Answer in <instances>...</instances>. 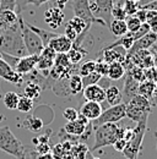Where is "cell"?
Masks as SVG:
<instances>
[{
    "label": "cell",
    "instance_id": "cell-14",
    "mask_svg": "<svg viewBox=\"0 0 157 159\" xmlns=\"http://www.w3.org/2000/svg\"><path fill=\"white\" fill-rule=\"evenodd\" d=\"M64 12L61 9H59L57 6L54 7H49L48 10H45L44 12V21L45 23L52 28V30H57L61 26V23L64 22Z\"/></svg>",
    "mask_w": 157,
    "mask_h": 159
},
{
    "label": "cell",
    "instance_id": "cell-46",
    "mask_svg": "<svg viewBox=\"0 0 157 159\" xmlns=\"http://www.w3.org/2000/svg\"><path fill=\"white\" fill-rule=\"evenodd\" d=\"M125 146H126V139H123V137L118 139L117 141L113 143V147H114V149H116L117 152H123L124 148H125Z\"/></svg>",
    "mask_w": 157,
    "mask_h": 159
},
{
    "label": "cell",
    "instance_id": "cell-44",
    "mask_svg": "<svg viewBox=\"0 0 157 159\" xmlns=\"http://www.w3.org/2000/svg\"><path fill=\"white\" fill-rule=\"evenodd\" d=\"M36 152L38 154H49L52 152V147L49 146V143H38L36 147H35Z\"/></svg>",
    "mask_w": 157,
    "mask_h": 159
},
{
    "label": "cell",
    "instance_id": "cell-29",
    "mask_svg": "<svg viewBox=\"0 0 157 159\" xmlns=\"http://www.w3.org/2000/svg\"><path fill=\"white\" fill-rule=\"evenodd\" d=\"M155 87H156V83L150 81V80H145L142 82L139 83V94L146 97L147 99H152V94H154V91H155Z\"/></svg>",
    "mask_w": 157,
    "mask_h": 159
},
{
    "label": "cell",
    "instance_id": "cell-2",
    "mask_svg": "<svg viewBox=\"0 0 157 159\" xmlns=\"http://www.w3.org/2000/svg\"><path fill=\"white\" fill-rule=\"evenodd\" d=\"M126 127H120L117 122H108L95 129V143L90 148V152H95L99 148L113 146L118 139L124 136Z\"/></svg>",
    "mask_w": 157,
    "mask_h": 159
},
{
    "label": "cell",
    "instance_id": "cell-1",
    "mask_svg": "<svg viewBox=\"0 0 157 159\" xmlns=\"http://www.w3.org/2000/svg\"><path fill=\"white\" fill-rule=\"evenodd\" d=\"M0 53L12 55L16 58H22V57L28 55L23 39H22L20 22L17 26L1 32V34H0Z\"/></svg>",
    "mask_w": 157,
    "mask_h": 159
},
{
    "label": "cell",
    "instance_id": "cell-31",
    "mask_svg": "<svg viewBox=\"0 0 157 159\" xmlns=\"http://www.w3.org/2000/svg\"><path fill=\"white\" fill-rule=\"evenodd\" d=\"M20 96L16 92H6L4 96H2V100H4V104L7 109L10 110H15L17 109V104H19Z\"/></svg>",
    "mask_w": 157,
    "mask_h": 159
},
{
    "label": "cell",
    "instance_id": "cell-56",
    "mask_svg": "<svg viewBox=\"0 0 157 159\" xmlns=\"http://www.w3.org/2000/svg\"><path fill=\"white\" fill-rule=\"evenodd\" d=\"M156 149H157V143H156Z\"/></svg>",
    "mask_w": 157,
    "mask_h": 159
},
{
    "label": "cell",
    "instance_id": "cell-18",
    "mask_svg": "<svg viewBox=\"0 0 157 159\" xmlns=\"http://www.w3.org/2000/svg\"><path fill=\"white\" fill-rule=\"evenodd\" d=\"M39 55H26V57H22L20 58L19 62L16 64L15 66V70L19 72L20 75H27L28 72L33 71L37 66V62H38Z\"/></svg>",
    "mask_w": 157,
    "mask_h": 159
},
{
    "label": "cell",
    "instance_id": "cell-6",
    "mask_svg": "<svg viewBox=\"0 0 157 159\" xmlns=\"http://www.w3.org/2000/svg\"><path fill=\"white\" fill-rule=\"evenodd\" d=\"M125 110H126V104L125 103H120L118 105H112L111 108L103 110L102 114L96 120H93L91 125H92L93 129H97L98 126H101L103 124L118 122V121L123 120L124 118H126Z\"/></svg>",
    "mask_w": 157,
    "mask_h": 159
},
{
    "label": "cell",
    "instance_id": "cell-42",
    "mask_svg": "<svg viewBox=\"0 0 157 159\" xmlns=\"http://www.w3.org/2000/svg\"><path fill=\"white\" fill-rule=\"evenodd\" d=\"M64 36L66 37V38H69V39L71 40L73 43L75 42V40L78 39V32L69 25V23H66V26H65V32H64Z\"/></svg>",
    "mask_w": 157,
    "mask_h": 159
},
{
    "label": "cell",
    "instance_id": "cell-5",
    "mask_svg": "<svg viewBox=\"0 0 157 159\" xmlns=\"http://www.w3.org/2000/svg\"><path fill=\"white\" fill-rule=\"evenodd\" d=\"M19 22L22 39H23V43H25V47H26V50H27L28 55H39L42 53V50L44 49V45H43L40 38L32 30L28 28V26L23 21L22 14L19 15Z\"/></svg>",
    "mask_w": 157,
    "mask_h": 159
},
{
    "label": "cell",
    "instance_id": "cell-23",
    "mask_svg": "<svg viewBox=\"0 0 157 159\" xmlns=\"http://www.w3.org/2000/svg\"><path fill=\"white\" fill-rule=\"evenodd\" d=\"M106 100L109 103V105H118L123 103L121 92L117 86H109L106 88Z\"/></svg>",
    "mask_w": 157,
    "mask_h": 159
},
{
    "label": "cell",
    "instance_id": "cell-22",
    "mask_svg": "<svg viewBox=\"0 0 157 159\" xmlns=\"http://www.w3.org/2000/svg\"><path fill=\"white\" fill-rule=\"evenodd\" d=\"M126 104L128 105H131V107H135L137 109H141V110H146V111H151L152 110V103H151V100L147 99L146 97H144L141 94L134 96Z\"/></svg>",
    "mask_w": 157,
    "mask_h": 159
},
{
    "label": "cell",
    "instance_id": "cell-43",
    "mask_svg": "<svg viewBox=\"0 0 157 159\" xmlns=\"http://www.w3.org/2000/svg\"><path fill=\"white\" fill-rule=\"evenodd\" d=\"M0 10L16 11V0H0Z\"/></svg>",
    "mask_w": 157,
    "mask_h": 159
},
{
    "label": "cell",
    "instance_id": "cell-59",
    "mask_svg": "<svg viewBox=\"0 0 157 159\" xmlns=\"http://www.w3.org/2000/svg\"><path fill=\"white\" fill-rule=\"evenodd\" d=\"M126 159H129V158H126Z\"/></svg>",
    "mask_w": 157,
    "mask_h": 159
},
{
    "label": "cell",
    "instance_id": "cell-58",
    "mask_svg": "<svg viewBox=\"0 0 157 159\" xmlns=\"http://www.w3.org/2000/svg\"><path fill=\"white\" fill-rule=\"evenodd\" d=\"M86 159H88V158H86ZM91 159H92V158H91Z\"/></svg>",
    "mask_w": 157,
    "mask_h": 159
},
{
    "label": "cell",
    "instance_id": "cell-10",
    "mask_svg": "<svg viewBox=\"0 0 157 159\" xmlns=\"http://www.w3.org/2000/svg\"><path fill=\"white\" fill-rule=\"evenodd\" d=\"M91 122L90 124H85L82 122L81 120H74V121H68L63 129V131L68 135H71V136H87L88 132L91 131Z\"/></svg>",
    "mask_w": 157,
    "mask_h": 159
},
{
    "label": "cell",
    "instance_id": "cell-30",
    "mask_svg": "<svg viewBox=\"0 0 157 159\" xmlns=\"http://www.w3.org/2000/svg\"><path fill=\"white\" fill-rule=\"evenodd\" d=\"M69 89H70V94H78L83 91L82 77L78 74H74L69 77Z\"/></svg>",
    "mask_w": 157,
    "mask_h": 159
},
{
    "label": "cell",
    "instance_id": "cell-36",
    "mask_svg": "<svg viewBox=\"0 0 157 159\" xmlns=\"http://www.w3.org/2000/svg\"><path fill=\"white\" fill-rule=\"evenodd\" d=\"M125 23H126V27H128V32H136L137 30L141 27V25H142L141 21L139 20L135 15L126 16Z\"/></svg>",
    "mask_w": 157,
    "mask_h": 159
},
{
    "label": "cell",
    "instance_id": "cell-3",
    "mask_svg": "<svg viewBox=\"0 0 157 159\" xmlns=\"http://www.w3.org/2000/svg\"><path fill=\"white\" fill-rule=\"evenodd\" d=\"M0 151L10 154L15 159H23L26 146L14 135L9 126H0Z\"/></svg>",
    "mask_w": 157,
    "mask_h": 159
},
{
    "label": "cell",
    "instance_id": "cell-53",
    "mask_svg": "<svg viewBox=\"0 0 157 159\" xmlns=\"http://www.w3.org/2000/svg\"><path fill=\"white\" fill-rule=\"evenodd\" d=\"M119 1H121V0H113V4H114V5H116V4H118V2H119Z\"/></svg>",
    "mask_w": 157,
    "mask_h": 159
},
{
    "label": "cell",
    "instance_id": "cell-4",
    "mask_svg": "<svg viewBox=\"0 0 157 159\" xmlns=\"http://www.w3.org/2000/svg\"><path fill=\"white\" fill-rule=\"evenodd\" d=\"M146 129H147V120H142V121L136 122V126L133 129L131 137L126 142V146H125L124 151L121 152L126 158L137 159Z\"/></svg>",
    "mask_w": 157,
    "mask_h": 159
},
{
    "label": "cell",
    "instance_id": "cell-17",
    "mask_svg": "<svg viewBox=\"0 0 157 159\" xmlns=\"http://www.w3.org/2000/svg\"><path fill=\"white\" fill-rule=\"evenodd\" d=\"M126 58V50L123 47H114L111 49L104 48L102 50V60L112 64V62H123Z\"/></svg>",
    "mask_w": 157,
    "mask_h": 159
},
{
    "label": "cell",
    "instance_id": "cell-40",
    "mask_svg": "<svg viewBox=\"0 0 157 159\" xmlns=\"http://www.w3.org/2000/svg\"><path fill=\"white\" fill-rule=\"evenodd\" d=\"M108 69H109V64L99 59L96 61V72H98L101 76H107L108 74Z\"/></svg>",
    "mask_w": 157,
    "mask_h": 159
},
{
    "label": "cell",
    "instance_id": "cell-34",
    "mask_svg": "<svg viewBox=\"0 0 157 159\" xmlns=\"http://www.w3.org/2000/svg\"><path fill=\"white\" fill-rule=\"evenodd\" d=\"M93 71H96V60H88L86 62H83L78 70V74L81 77H85L90 74H92Z\"/></svg>",
    "mask_w": 157,
    "mask_h": 159
},
{
    "label": "cell",
    "instance_id": "cell-13",
    "mask_svg": "<svg viewBox=\"0 0 157 159\" xmlns=\"http://www.w3.org/2000/svg\"><path fill=\"white\" fill-rule=\"evenodd\" d=\"M124 86H123V92H121V97H123V103H128L134 96L139 94V83L135 79H133V76L128 72H125L124 76Z\"/></svg>",
    "mask_w": 157,
    "mask_h": 159
},
{
    "label": "cell",
    "instance_id": "cell-19",
    "mask_svg": "<svg viewBox=\"0 0 157 159\" xmlns=\"http://www.w3.org/2000/svg\"><path fill=\"white\" fill-rule=\"evenodd\" d=\"M82 92H83V97L86 98V100L97 102V103H102L106 100V89L101 87L98 83L83 87Z\"/></svg>",
    "mask_w": 157,
    "mask_h": 159
},
{
    "label": "cell",
    "instance_id": "cell-55",
    "mask_svg": "<svg viewBox=\"0 0 157 159\" xmlns=\"http://www.w3.org/2000/svg\"><path fill=\"white\" fill-rule=\"evenodd\" d=\"M0 98H2V96H1V94H0Z\"/></svg>",
    "mask_w": 157,
    "mask_h": 159
},
{
    "label": "cell",
    "instance_id": "cell-12",
    "mask_svg": "<svg viewBox=\"0 0 157 159\" xmlns=\"http://www.w3.org/2000/svg\"><path fill=\"white\" fill-rule=\"evenodd\" d=\"M157 43V33H154V32H149L146 33L144 37L139 38L137 40L134 42L133 47L126 52V58H129L130 55H133L134 53H136L137 50H141V49H149L151 48L152 45H155Z\"/></svg>",
    "mask_w": 157,
    "mask_h": 159
},
{
    "label": "cell",
    "instance_id": "cell-38",
    "mask_svg": "<svg viewBox=\"0 0 157 159\" xmlns=\"http://www.w3.org/2000/svg\"><path fill=\"white\" fill-rule=\"evenodd\" d=\"M111 15H112V19L113 20H125L126 16H128L126 12L124 11L123 6H120V5H114L113 6Z\"/></svg>",
    "mask_w": 157,
    "mask_h": 159
},
{
    "label": "cell",
    "instance_id": "cell-39",
    "mask_svg": "<svg viewBox=\"0 0 157 159\" xmlns=\"http://www.w3.org/2000/svg\"><path fill=\"white\" fill-rule=\"evenodd\" d=\"M54 65L66 69V67H70L71 62L68 58V54H57V57L54 59Z\"/></svg>",
    "mask_w": 157,
    "mask_h": 159
},
{
    "label": "cell",
    "instance_id": "cell-49",
    "mask_svg": "<svg viewBox=\"0 0 157 159\" xmlns=\"http://www.w3.org/2000/svg\"><path fill=\"white\" fill-rule=\"evenodd\" d=\"M48 1H50V0H28V1H27V4H28V5H33V6L38 7V6L43 5V4H45V2H48Z\"/></svg>",
    "mask_w": 157,
    "mask_h": 159
},
{
    "label": "cell",
    "instance_id": "cell-37",
    "mask_svg": "<svg viewBox=\"0 0 157 159\" xmlns=\"http://www.w3.org/2000/svg\"><path fill=\"white\" fill-rule=\"evenodd\" d=\"M103 76H101L98 72L96 71H93L92 74H90V75H87V76H85V77H82V83H83V87H86V86H90V84H96L98 83L101 79H102Z\"/></svg>",
    "mask_w": 157,
    "mask_h": 159
},
{
    "label": "cell",
    "instance_id": "cell-52",
    "mask_svg": "<svg viewBox=\"0 0 157 159\" xmlns=\"http://www.w3.org/2000/svg\"><path fill=\"white\" fill-rule=\"evenodd\" d=\"M151 48H152V49L155 50V53H156V54H157V43H156V44H155V45H152Z\"/></svg>",
    "mask_w": 157,
    "mask_h": 159
},
{
    "label": "cell",
    "instance_id": "cell-27",
    "mask_svg": "<svg viewBox=\"0 0 157 159\" xmlns=\"http://www.w3.org/2000/svg\"><path fill=\"white\" fill-rule=\"evenodd\" d=\"M40 92H42L40 84L36 83V82H31V81L23 88V96H26L27 98L32 100L38 99L39 96H40Z\"/></svg>",
    "mask_w": 157,
    "mask_h": 159
},
{
    "label": "cell",
    "instance_id": "cell-57",
    "mask_svg": "<svg viewBox=\"0 0 157 159\" xmlns=\"http://www.w3.org/2000/svg\"><path fill=\"white\" fill-rule=\"evenodd\" d=\"M92 159H98V158H92Z\"/></svg>",
    "mask_w": 157,
    "mask_h": 159
},
{
    "label": "cell",
    "instance_id": "cell-54",
    "mask_svg": "<svg viewBox=\"0 0 157 159\" xmlns=\"http://www.w3.org/2000/svg\"><path fill=\"white\" fill-rule=\"evenodd\" d=\"M133 1H136V2H140V1H141V0H133Z\"/></svg>",
    "mask_w": 157,
    "mask_h": 159
},
{
    "label": "cell",
    "instance_id": "cell-24",
    "mask_svg": "<svg viewBox=\"0 0 157 159\" xmlns=\"http://www.w3.org/2000/svg\"><path fill=\"white\" fill-rule=\"evenodd\" d=\"M125 72H126V70L121 62H112V64H109L107 77L109 80H113V81H118L125 76Z\"/></svg>",
    "mask_w": 157,
    "mask_h": 159
},
{
    "label": "cell",
    "instance_id": "cell-32",
    "mask_svg": "<svg viewBox=\"0 0 157 159\" xmlns=\"http://www.w3.org/2000/svg\"><path fill=\"white\" fill-rule=\"evenodd\" d=\"M86 54H87V50H83L81 47H73L68 53V58L71 64H78Z\"/></svg>",
    "mask_w": 157,
    "mask_h": 159
},
{
    "label": "cell",
    "instance_id": "cell-8",
    "mask_svg": "<svg viewBox=\"0 0 157 159\" xmlns=\"http://www.w3.org/2000/svg\"><path fill=\"white\" fill-rule=\"evenodd\" d=\"M114 4L113 0H95L90 2V9L92 11V14L97 17L104 21L106 26H109L112 22V9H113Z\"/></svg>",
    "mask_w": 157,
    "mask_h": 159
},
{
    "label": "cell",
    "instance_id": "cell-45",
    "mask_svg": "<svg viewBox=\"0 0 157 159\" xmlns=\"http://www.w3.org/2000/svg\"><path fill=\"white\" fill-rule=\"evenodd\" d=\"M145 77H146V80H150L157 84V66L146 69L145 70Z\"/></svg>",
    "mask_w": 157,
    "mask_h": 159
},
{
    "label": "cell",
    "instance_id": "cell-15",
    "mask_svg": "<svg viewBox=\"0 0 157 159\" xmlns=\"http://www.w3.org/2000/svg\"><path fill=\"white\" fill-rule=\"evenodd\" d=\"M102 111H103V109H102L101 103L86 100V102L81 105V108H80V110H78V114L83 115L85 118H87L90 121H93V120H96L98 116L102 114Z\"/></svg>",
    "mask_w": 157,
    "mask_h": 159
},
{
    "label": "cell",
    "instance_id": "cell-51",
    "mask_svg": "<svg viewBox=\"0 0 157 159\" xmlns=\"http://www.w3.org/2000/svg\"><path fill=\"white\" fill-rule=\"evenodd\" d=\"M152 98H156L157 99V84L155 87V91H154V94H152Z\"/></svg>",
    "mask_w": 157,
    "mask_h": 159
},
{
    "label": "cell",
    "instance_id": "cell-7",
    "mask_svg": "<svg viewBox=\"0 0 157 159\" xmlns=\"http://www.w3.org/2000/svg\"><path fill=\"white\" fill-rule=\"evenodd\" d=\"M73 10H74V15L80 17L81 20H83L88 28H91L93 23L106 25L104 21L97 19L92 14L90 9V0H73Z\"/></svg>",
    "mask_w": 157,
    "mask_h": 159
},
{
    "label": "cell",
    "instance_id": "cell-35",
    "mask_svg": "<svg viewBox=\"0 0 157 159\" xmlns=\"http://www.w3.org/2000/svg\"><path fill=\"white\" fill-rule=\"evenodd\" d=\"M33 109V100L27 98L26 96H20L17 110L21 113H30Z\"/></svg>",
    "mask_w": 157,
    "mask_h": 159
},
{
    "label": "cell",
    "instance_id": "cell-25",
    "mask_svg": "<svg viewBox=\"0 0 157 159\" xmlns=\"http://www.w3.org/2000/svg\"><path fill=\"white\" fill-rule=\"evenodd\" d=\"M22 125H23V127L26 130H28L31 132H39L44 127V122L42 120L37 118V116H31V115L23 120Z\"/></svg>",
    "mask_w": 157,
    "mask_h": 159
},
{
    "label": "cell",
    "instance_id": "cell-50",
    "mask_svg": "<svg viewBox=\"0 0 157 159\" xmlns=\"http://www.w3.org/2000/svg\"><path fill=\"white\" fill-rule=\"evenodd\" d=\"M69 1H70V0H55V5H57V7L61 9V10H64L65 5H66Z\"/></svg>",
    "mask_w": 157,
    "mask_h": 159
},
{
    "label": "cell",
    "instance_id": "cell-28",
    "mask_svg": "<svg viewBox=\"0 0 157 159\" xmlns=\"http://www.w3.org/2000/svg\"><path fill=\"white\" fill-rule=\"evenodd\" d=\"M108 28L116 37H121L128 33V27H126L125 20H112Z\"/></svg>",
    "mask_w": 157,
    "mask_h": 159
},
{
    "label": "cell",
    "instance_id": "cell-48",
    "mask_svg": "<svg viewBox=\"0 0 157 159\" xmlns=\"http://www.w3.org/2000/svg\"><path fill=\"white\" fill-rule=\"evenodd\" d=\"M135 16H136L139 20L141 21V23H145V22H146V17H147V10H146V9L140 7V9L136 11Z\"/></svg>",
    "mask_w": 157,
    "mask_h": 159
},
{
    "label": "cell",
    "instance_id": "cell-41",
    "mask_svg": "<svg viewBox=\"0 0 157 159\" xmlns=\"http://www.w3.org/2000/svg\"><path fill=\"white\" fill-rule=\"evenodd\" d=\"M63 116L66 121H74V120L78 119V111L74 108H66L64 111H63Z\"/></svg>",
    "mask_w": 157,
    "mask_h": 159
},
{
    "label": "cell",
    "instance_id": "cell-16",
    "mask_svg": "<svg viewBox=\"0 0 157 159\" xmlns=\"http://www.w3.org/2000/svg\"><path fill=\"white\" fill-rule=\"evenodd\" d=\"M49 48H52L57 54H68L69 50L73 48V42L66 38L64 34H57L48 43Z\"/></svg>",
    "mask_w": 157,
    "mask_h": 159
},
{
    "label": "cell",
    "instance_id": "cell-47",
    "mask_svg": "<svg viewBox=\"0 0 157 159\" xmlns=\"http://www.w3.org/2000/svg\"><path fill=\"white\" fill-rule=\"evenodd\" d=\"M27 1L28 0H16V14L17 15H21L22 11L26 9V6L28 5Z\"/></svg>",
    "mask_w": 157,
    "mask_h": 159
},
{
    "label": "cell",
    "instance_id": "cell-20",
    "mask_svg": "<svg viewBox=\"0 0 157 159\" xmlns=\"http://www.w3.org/2000/svg\"><path fill=\"white\" fill-rule=\"evenodd\" d=\"M19 25V15L12 10H0V30L5 31Z\"/></svg>",
    "mask_w": 157,
    "mask_h": 159
},
{
    "label": "cell",
    "instance_id": "cell-26",
    "mask_svg": "<svg viewBox=\"0 0 157 159\" xmlns=\"http://www.w3.org/2000/svg\"><path fill=\"white\" fill-rule=\"evenodd\" d=\"M26 25L28 26V28L30 30H32L37 36H38L40 40H42V43H43V45L44 47H47L48 45V43L50 42L52 38H54L55 36H57V33L55 32H52V31H47V30H42V28H39V27H36V26H32L31 23H27L26 22Z\"/></svg>",
    "mask_w": 157,
    "mask_h": 159
},
{
    "label": "cell",
    "instance_id": "cell-9",
    "mask_svg": "<svg viewBox=\"0 0 157 159\" xmlns=\"http://www.w3.org/2000/svg\"><path fill=\"white\" fill-rule=\"evenodd\" d=\"M125 59H129L134 65H136L139 67L146 70V69H150V67H154L156 65V60H155V54L152 50L150 49H141V50H137L136 53H134L133 55H130L129 58H125Z\"/></svg>",
    "mask_w": 157,
    "mask_h": 159
},
{
    "label": "cell",
    "instance_id": "cell-11",
    "mask_svg": "<svg viewBox=\"0 0 157 159\" xmlns=\"http://www.w3.org/2000/svg\"><path fill=\"white\" fill-rule=\"evenodd\" d=\"M0 77L7 82L14 83V84H22V82H23V76L20 75L12 66H10L1 58H0Z\"/></svg>",
    "mask_w": 157,
    "mask_h": 159
},
{
    "label": "cell",
    "instance_id": "cell-21",
    "mask_svg": "<svg viewBox=\"0 0 157 159\" xmlns=\"http://www.w3.org/2000/svg\"><path fill=\"white\" fill-rule=\"evenodd\" d=\"M150 113H151V111L141 110V109H137L135 107H131V105H128V104H126V110H125L126 118H129V119L135 121V122L142 121V120H147L149 119Z\"/></svg>",
    "mask_w": 157,
    "mask_h": 159
},
{
    "label": "cell",
    "instance_id": "cell-33",
    "mask_svg": "<svg viewBox=\"0 0 157 159\" xmlns=\"http://www.w3.org/2000/svg\"><path fill=\"white\" fill-rule=\"evenodd\" d=\"M116 5L123 6V9H124V11L126 12L128 16H133V15H135L136 11L140 9L139 2L133 1V0H121V1H119L118 4H116Z\"/></svg>",
    "mask_w": 157,
    "mask_h": 159
}]
</instances>
